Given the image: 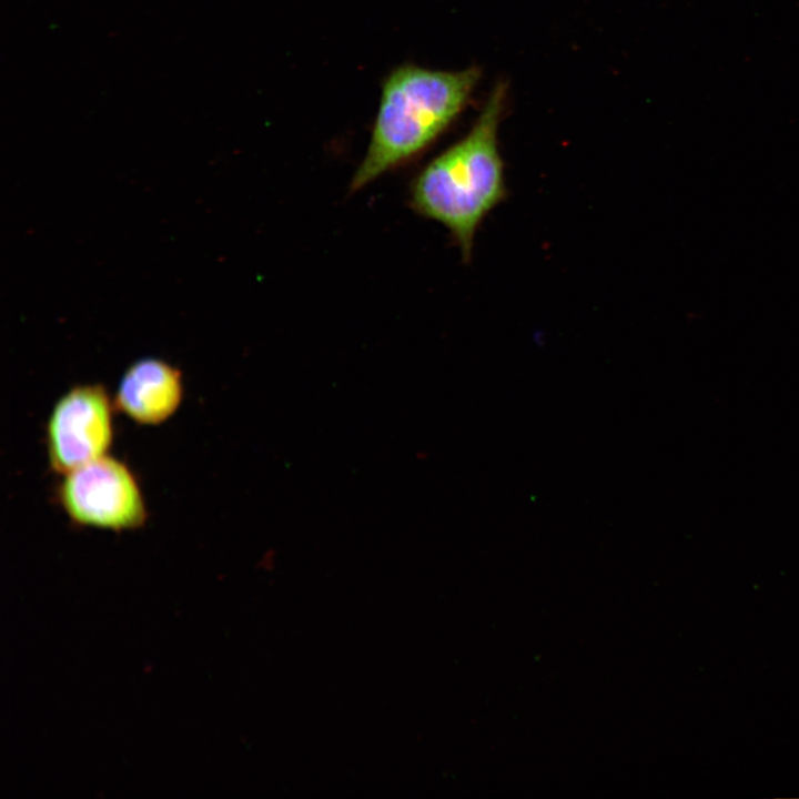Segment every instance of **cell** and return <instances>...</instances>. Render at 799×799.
Returning a JSON list of instances; mask_svg holds the SVG:
<instances>
[{"instance_id":"5b68a950","label":"cell","mask_w":799,"mask_h":799,"mask_svg":"<svg viewBox=\"0 0 799 799\" xmlns=\"http://www.w3.org/2000/svg\"><path fill=\"white\" fill-rule=\"evenodd\" d=\"M181 373L159 358L133 363L123 374L115 396L118 407L141 424H159L182 400Z\"/></svg>"},{"instance_id":"6da1fadb","label":"cell","mask_w":799,"mask_h":799,"mask_svg":"<svg viewBox=\"0 0 799 799\" xmlns=\"http://www.w3.org/2000/svg\"><path fill=\"white\" fill-rule=\"evenodd\" d=\"M504 102L505 88L498 84L469 132L433 159L411 189L414 210L444 225L465 260L479 224L506 193L497 140Z\"/></svg>"},{"instance_id":"3957f363","label":"cell","mask_w":799,"mask_h":799,"mask_svg":"<svg viewBox=\"0 0 799 799\" xmlns=\"http://www.w3.org/2000/svg\"><path fill=\"white\" fill-rule=\"evenodd\" d=\"M59 496L65 513L81 525L121 530L139 527L146 518L132 473L105 455L64 474Z\"/></svg>"},{"instance_id":"7a4b0ae2","label":"cell","mask_w":799,"mask_h":799,"mask_svg":"<svg viewBox=\"0 0 799 799\" xmlns=\"http://www.w3.org/2000/svg\"><path fill=\"white\" fill-rule=\"evenodd\" d=\"M479 71L402 65L385 79L366 154L351 191L403 164L434 142L466 105Z\"/></svg>"},{"instance_id":"277c9868","label":"cell","mask_w":799,"mask_h":799,"mask_svg":"<svg viewBox=\"0 0 799 799\" xmlns=\"http://www.w3.org/2000/svg\"><path fill=\"white\" fill-rule=\"evenodd\" d=\"M111 441V405L100 385L75 386L54 404L47 443L55 472L67 474L104 456Z\"/></svg>"}]
</instances>
